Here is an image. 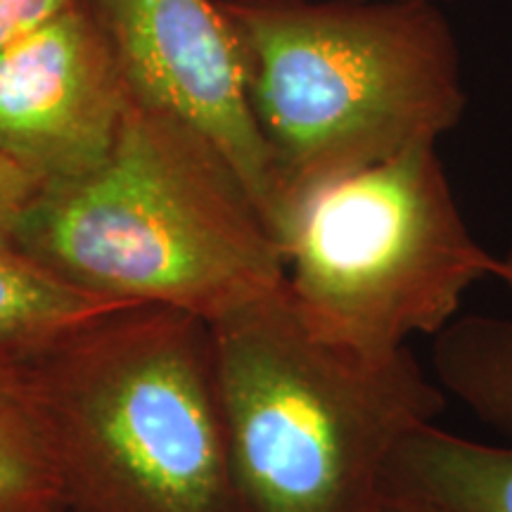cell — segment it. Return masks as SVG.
I'll return each mask as SVG.
<instances>
[{
    "instance_id": "6da1fadb",
    "label": "cell",
    "mask_w": 512,
    "mask_h": 512,
    "mask_svg": "<svg viewBox=\"0 0 512 512\" xmlns=\"http://www.w3.org/2000/svg\"><path fill=\"white\" fill-rule=\"evenodd\" d=\"M17 356L60 512H242L209 320L136 304Z\"/></svg>"
},
{
    "instance_id": "7a4b0ae2",
    "label": "cell",
    "mask_w": 512,
    "mask_h": 512,
    "mask_svg": "<svg viewBox=\"0 0 512 512\" xmlns=\"http://www.w3.org/2000/svg\"><path fill=\"white\" fill-rule=\"evenodd\" d=\"M221 10L278 176L275 216L306 188L439 145L463 119V60L439 3L235 0Z\"/></svg>"
},
{
    "instance_id": "3957f363",
    "label": "cell",
    "mask_w": 512,
    "mask_h": 512,
    "mask_svg": "<svg viewBox=\"0 0 512 512\" xmlns=\"http://www.w3.org/2000/svg\"><path fill=\"white\" fill-rule=\"evenodd\" d=\"M17 247L86 290L204 320L285 283L278 240L226 159L133 93L105 162L41 190Z\"/></svg>"
},
{
    "instance_id": "277c9868",
    "label": "cell",
    "mask_w": 512,
    "mask_h": 512,
    "mask_svg": "<svg viewBox=\"0 0 512 512\" xmlns=\"http://www.w3.org/2000/svg\"><path fill=\"white\" fill-rule=\"evenodd\" d=\"M209 328L242 512H368L399 441L444 413L411 349L318 337L285 283Z\"/></svg>"
},
{
    "instance_id": "5b68a950",
    "label": "cell",
    "mask_w": 512,
    "mask_h": 512,
    "mask_svg": "<svg viewBox=\"0 0 512 512\" xmlns=\"http://www.w3.org/2000/svg\"><path fill=\"white\" fill-rule=\"evenodd\" d=\"M285 292L311 332L358 354H394L458 318L498 278L467 226L437 145L313 185L273 221Z\"/></svg>"
},
{
    "instance_id": "8992f818",
    "label": "cell",
    "mask_w": 512,
    "mask_h": 512,
    "mask_svg": "<svg viewBox=\"0 0 512 512\" xmlns=\"http://www.w3.org/2000/svg\"><path fill=\"white\" fill-rule=\"evenodd\" d=\"M100 5L133 98L207 140L271 228L278 176L221 5L211 0H100Z\"/></svg>"
},
{
    "instance_id": "52a82bcc",
    "label": "cell",
    "mask_w": 512,
    "mask_h": 512,
    "mask_svg": "<svg viewBox=\"0 0 512 512\" xmlns=\"http://www.w3.org/2000/svg\"><path fill=\"white\" fill-rule=\"evenodd\" d=\"M128 102L112 43L74 5L0 53V150L41 190L79 181L105 162Z\"/></svg>"
},
{
    "instance_id": "ba28073f",
    "label": "cell",
    "mask_w": 512,
    "mask_h": 512,
    "mask_svg": "<svg viewBox=\"0 0 512 512\" xmlns=\"http://www.w3.org/2000/svg\"><path fill=\"white\" fill-rule=\"evenodd\" d=\"M382 489L441 512H512V444H479L430 422L399 441Z\"/></svg>"
},
{
    "instance_id": "9c48e42d",
    "label": "cell",
    "mask_w": 512,
    "mask_h": 512,
    "mask_svg": "<svg viewBox=\"0 0 512 512\" xmlns=\"http://www.w3.org/2000/svg\"><path fill=\"white\" fill-rule=\"evenodd\" d=\"M136 304L86 290L17 245L0 247V349H29Z\"/></svg>"
},
{
    "instance_id": "30bf717a",
    "label": "cell",
    "mask_w": 512,
    "mask_h": 512,
    "mask_svg": "<svg viewBox=\"0 0 512 512\" xmlns=\"http://www.w3.org/2000/svg\"><path fill=\"white\" fill-rule=\"evenodd\" d=\"M437 384L484 425L512 439V323L465 316L434 335Z\"/></svg>"
},
{
    "instance_id": "8fae6325",
    "label": "cell",
    "mask_w": 512,
    "mask_h": 512,
    "mask_svg": "<svg viewBox=\"0 0 512 512\" xmlns=\"http://www.w3.org/2000/svg\"><path fill=\"white\" fill-rule=\"evenodd\" d=\"M55 510V465L22 358L0 349V512Z\"/></svg>"
},
{
    "instance_id": "7c38bea8",
    "label": "cell",
    "mask_w": 512,
    "mask_h": 512,
    "mask_svg": "<svg viewBox=\"0 0 512 512\" xmlns=\"http://www.w3.org/2000/svg\"><path fill=\"white\" fill-rule=\"evenodd\" d=\"M41 195V185L24 166L0 150V247L17 245L19 228Z\"/></svg>"
},
{
    "instance_id": "4fadbf2b",
    "label": "cell",
    "mask_w": 512,
    "mask_h": 512,
    "mask_svg": "<svg viewBox=\"0 0 512 512\" xmlns=\"http://www.w3.org/2000/svg\"><path fill=\"white\" fill-rule=\"evenodd\" d=\"M67 8H72V0H0V53Z\"/></svg>"
},
{
    "instance_id": "5bb4252c",
    "label": "cell",
    "mask_w": 512,
    "mask_h": 512,
    "mask_svg": "<svg viewBox=\"0 0 512 512\" xmlns=\"http://www.w3.org/2000/svg\"><path fill=\"white\" fill-rule=\"evenodd\" d=\"M368 512H441L439 508L418 501V498L396 494V491L382 489Z\"/></svg>"
},
{
    "instance_id": "9a60e30c",
    "label": "cell",
    "mask_w": 512,
    "mask_h": 512,
    "mask_svg": "<svg viewBox=\"0 0 512 512\" xmlns=\"http://www.w3.org/2000/svg\"><path fill=\"white\" fill-rule=\"evenodd\" d=\"M498 280L508 287V292L512 294V245L508 252L501 256V266H498Z\"/></svg>"
},
{
    "instance_id": "2e32d148",
    "label": "cell",
    "mask_w": 512,
    "mask_h": 512,
    "mask_svg": "<svg viewBox=\"0 0 512 512\" xmlns=\"http://www.w3.org/2000/svg\"><path fill=\"white\" fill-rule=\"evenodd\" d=\"M432 3H444V0H432Z\"/></svg>"
},
{
    "instance_id": "e0dca14e",
    "label": "cell",
    "mask_w": 512,
    "mask_h": 512,
    "mask_svg": "<svg viewBox=\"0 0 512 512\" xmlns=\"http://www.w3.org/2000/svg\"><path fill=\"white\" fill-rule=\"evenodd\" d=\"M55 512H60V510H55Z\"/></svg>"
}]
</instances>
